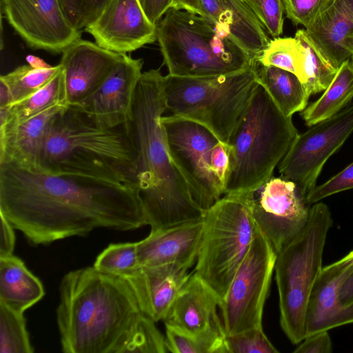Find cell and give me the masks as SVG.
Masks as SVG:
<instances>
[{
  "mask_svg": "<svg viewBox=\"0 0 353 353\" xmlns=\"http://www.w3.org/2000/svg\"><path fill=\"white\" fill-rule=\"evenodd\" d=\"M353 99V63L350 59L338 69L322 96L301 112L306 125L311 127L336 114Z\"/></svg>",
  "mask_w": 353,
  "mask_h": 353,
  "instance_id": "cell-27",
  "label": "cell"
},
{
  "mask_svg": "<svg viewBox=\"0 0 353 353\" xmlns=\"http://www.w3.org/2000/svg\"><path fill=\"white\" fill-rule=\"evenodd\" d=\"M0 214L34 245L97 228L128 231L146 225L132 185L14 163L0 164Z\"/></svg>",
  "mask_w": 353,
  "mask_h": 353,
  "instance_id": "cell-1",
  "label": "cell"
},
{
  "mask_svg": "<svg viewBox=\"0 0 353 353\" xmlns=\"http://www.w3.org/2000/svg\"><path fill=\"white\" fill-rule=\"evenodd\" d=\"M303 55L304 85L311 96L324 91L331 83L337 70L323 57L305 29L294 35Z\"/></svg>",
  "mask_w": 353,
  "mask_h": 353,
  "instance_id": "cell-30",
  "label": "cell"
},
{
  "mask_svg": "<svg viewBox=\"0 0 353 353\" xmlns=\"http://www.w3.org/2000/svg\"><path fill=\"white\" fill-rule=\"evenodd\" d=\"M293 351L294 353H330L332 345L329 331L306 336Z\"/></svg>",
  "mask_w": 353,
  "mask_h": 353,
  "instance_id": "cell-41",
  "label": "cell"
},
{
  "mask_svg": "<svg viewBox=\"0 0 353 353\" xmlns=\"http://www.w3.org/2000/svg\"><path fill=\"white\" fill-rule=\"evenodd\" d=\"M203 220L202 239L194 272L221 302L257 229L248 194L223 195L205 211Z\"/></svg>",
  "mask_w": 353,
  "mask_h": 353,
  "instance_id": "cell-9",
  "label": "cell"
},
{
  "mask_svg": "<svg viewBox=\"0 0 353 353\" xmlns=\"http://www.w3.org/2000/svg\"><path fill=\"white\" fill-rule=\"evenodd\" d=\"M23 313L0 303V353H32Z\"/></svg>",
  "mask_w": 353,
  "mask_h": 353,
  "instance_id": "cell-33",
  "label": "cell"
},
{
  "mask_svg": "<svg viewBox=\"0 0 353 353\" xmlns=\"http://www.w3.org/2000/svg\"><path fill=\"white\" fill-rule=\"evenodd\" d=\"M34 168L135 187V152L123 125L99 127L72 107L57 114Z\"/></svg>",
  "mask_w": 353,
  "mask_h": 353,
  "instance_id": "cell-4",
  "label": "cell"
},
{
  "mask_svg": "<svg viewBox=\"0 0 353 353\" xmlns=\"http://www.w3.org/2000/svg\"><path fill=\"white\" fill-rule=\"evenodd\" d=\"M229 152L226 143L219 141L212 148L210 157L212 170L223 188L229 168Z\"/></svg>",
  "mask_w": 353,
  "mask_h": 353,
  "instance_id": "cell-42",
  "label": "cell"
},
{
  "mask_svg": "<svg viewBox=\"0 0 353 353\" xmlns=\"http://www.w3.org/2000/svg\"><path fill=\"white\" fill-rule=\"evenodd\" d=\"M0 232V257L13 254L15 245L14 227L1 214Z\"/></svg>",
  "mask_w": 353,
  "mask_h": 353,
  "instance_id": "cell-44",
  "label": "cell"
},
{
  "mask_svg": "<svg viewBox=\"0 0 353 353\" xmlns=\"http://www.w3.org/2000/svg\"><path fill=\"white\" fill-rule=\"evenodd\" d=\"M57 105L65 107L61 68L48 83L35 92L0 108V130L15 126Z\"/></svg>",
  "mask_w": 353,
  "mask_h": 353,
  "instance_id": "cell-28",
  "label": "cell"
},
{
  "mask_svg": "<svg viewBox=\"0 0 353 353\" xmlns=\"http://www.w3.org/2000/svg\"><path fill=\"white\" fill-rule=\"evenodd\" d=\"M287 17L307 28L334 0H282Z\"/></svg>",
  "mask_w": 353,
  "mask_h": 353,
  "instance_id": "cell-38",
  "label": "cell"
},
{
  "mask_svg": "<svg viewBox=\"0 0 353 353\" xmlns=\"http://www.w3.org/2000/svg\"><path fill=\"white\" fill-rule=\"evenodd\" d=\"M63 108L54 105L15 126L0 130V164L35 168L52 122Z\"/></svg>",
  "mask_w": 353,
  "mask_h": 353,
  "instance_id": "cell-24",
  "label": "cell"
},
{
  "mask_svg": "<svg viewBox=\"0 0 353 353\" xmlns=\"http://www.w3.org/2000/svg\"><path fill=\"white\" fill-rule=\"evenodd\" d=\"M143 64L142 59L122 54L96 90L71 107L85 114L99 127L114 128L125 125L130 118Z\"/></svg>",
  "mask_w": 353,
  "mask_h": 353,
  "instance_id": "cell-15",
  "label": "cell"
},
{
  "mask_svg": "<svg viewBox=\"0 0 353 353\" xmlns=\"http://www.w3.org/2000/svg\"><path fill=\"white\" fill-rule=\"evenodd\" d=\"M339 296L344 304L353 303V270L340 286Z\"/></svg>",
  "mask_w": 353,
  "mask_h": 353,
  "instance_id": "cell-45",
  "label": "cell"
},
{
  "mask_svg": "<svg viewBox=\"0 0 353 353\" xmlns=\"http://www.w3.org/2000/svg\"><path fill=\"white\" fill-rule=\"evenodd\" d=\"M169 352L174 353H228L222 323L204 332L190 334L165 323Z\"/></svg>",
  "mask_w": 353,
  "mask_h": 353,
  "instance_id": "cell-29",
  "label": "cell"
},
{
  "mask_svg": "<svg viewBox=\"0 0 353 353\" xmlns=\"http://www.w3.org/2000/svg\"><path fill=\"white\" fill-rule=\"evenodd\" d=\"M261 64L274 66L296 74L304 83L303 55L294 37H276L256 58Z\"/></svg>",
  "mask_w": 353,
  "mask_h": 353,
  "instance_id": "cell-32",
  "label": "cell"
},
{
  "mask_svg": "<svg viewBox=\"0 0 353 353\" xmlns=\"http://www.w3.org/2000/svg\"><path fill=\"white\" fill-rule=\"evenodd\" d=\"M44 294L42 283L21 259L13 254L0 257V303L23 313Z\"/></svg>",
  "mask_w": 353,
  "mask_h": 353,
  "instance_id": "cell-25",
  "label": "cell"
},
{
  "mask_svg": "<svg viewBox=\"0 0 353 353\" xmlns=\"http://www.w3.org/2000/svg\"><path fill=\"white\" fill-rule=\"evenodd\" d=\"M5 19L30 48L63 52L81 39L58 0H1Z\"/></svg>",
  "mask_w": 353,
  "mask_h": 353,
  "instance_id": "cell-14",
  "label": "cell"
},
{
  "mask_svg": "<svg viewBox=\"0 0 353 353\" xmlns=\"http://www.w3.org/2000/svg\"><path fill=\"white\" fill-rule=\"evenodd\" d=\"M84 30L98 46L119 54L157 41V25L149 20L139 0H108Z\"/></svg>",
  "mask_w": 353,
  "mask_h": 353,
  "instance_id": "cell-16",
  "label": "cell"
},
{
  "mask_svg": "<svg viewBox=\"0 0 353 353\" xmlns=\"http://www.w3.org/2000/svg\"><path fill=\"white\" fill-rule=\"evenodd\" d=\"M254 68L258 83L284 115L292 117L307 107L310 95L296 74L274 66L263 65L256 59Z\"/></svg>",
  "mask_w": 353,
  "mask_h": 353,
  "instance_id": "cell-26",
  "label": "cell"
},
{
  "mask_svg": "<svg viewBox=\"0 0 353 353\" xmlns=\"http://www.w3.org/2000/svg\"><path fill=\"white\" fill-rule=\"evenodd\" d=\"M26 61L28 65L35 68H48L52 67V65L47 63L42 59L31 54L26 57Z\"/></svg>",
  "mask_w": 353,
  "mask_h": 353,
  "instance_id": "cell-48",
  "label": "cell"
},
{
  "mask_svg": "<svg viewBox=\"0 0 353 353\" xmlns=\"http://www.w3.org/2000/svg\"><path fill=\"white\" fill-rule=\"evenodd\" d=\"M174 1L175 8L187 10L203 16L199 0H174Z\"/></svg>",
  "mask_w": 353,
  "mask_h": 353,
  "instance_id": "cell-47",
  "label": "cell"
},
{
  "mask_svg": "<svg viewBox=\"0 0 353 353\" xmlns=\"http://www.w3.org/2000/svg\"><path fill=\"white\" fill-rule=\"evenodd\" d=\"M220 303L210 286L192 272L163 321L188 333H200L222 323L217 312Z\"/></svg>",
  "mask_w": 353,
  "mask_h": 353,
  "instance_id": "cell-22",
  "label": "cell"
},
{
  "mask_svg": "<svg viewBox=\"0 0 353 353\" xmlns=\"http://www.w3.org/2000/svg\"><path fill=\"white\" fill-rule=\"evenodd\" d=\"M155 321L139 314L125 340L121 353L168 352L166 339L155 325Z\"/></svg>",
  "mask_w": 353,
  "mask_h": 353,
  "instance_id": "cell-34",
  "label": "cell"
},
{
  "mask_svg": "<svg viewBox=\"0 0 353 353\" xmlns=\"http://www.w3.org/2000/svg\"><path fill=\"white\" fill-rule=\"evenodd\" d=\"M121 56L81 39L65 48L59 63L65 107L78 104L93 92Z\"/></svg>",
  "mask_w": 353,
  "mask_h": 353,
  "instance_id": "cell-17",
  "label": "cell"
},
{
  "mask_svg": "<svg viewBox=\"0 0 353 353\" xmlns=\"http://www.w3.org/2000/svg\"><path fill=\"white\" fill-rule=\"evenodd\" d=\"M351 61H352V63H353V55H352V57H351Z\"/></svg>",
  "mask_w": 353,
  "mask_h": 353,
  "instance_id": "cell-50",
  "label": "cell"
},
{
  "mask_svg": "<svg viewBox=\"0 0 353 353\" xmlns=\"http://www.w3.org/2000/svg\"><path fill=\"white\" fill-rule=\"evenodd\" d=\"M248 196L252 218L276 254L307 223L310 205L292 181L272 176Z\"/></svg>",
  "mask_w": 353,
  "mask_h": 353,
  "instance_id": "cell-13",
  "label": "cell"
},
{
  "mask_svg": "<svg viewBox=\"0 0 353 353\" xmlns=\"http://www.w3.org/2000/svg\"><path fill=\"white\" fill-rule=\"evenodd\" d=\"M353 189V162L324 183L315 186L307 195L311 205L321 200L345 190Z\"/></svg>",
  "mask_w": 353,
  "mask_h": 353,
  "instance_id": "cell-39",
  "label": "cell"
},
{
  "mask_svg": "<svg viewBox=\"0 0 353 353\" xmlns=\"http://www.w3.org/2000/svg\"><path fill=\"white\" fill-rule=\"evenodd\" d=\"M228 353H278L265 334L263 327L225 335Z\"/></svg>",
  "mask_w": 353,
  "mask_h": 353,
  "instance_id": "cell-36",
  "label": "cell"
},
{
  "mask_svg": "<svg viewBox=\"0 0 353 353\" xmlns=\"http://www.w3.org/2000/svg\"><path fill=\"white\" fill-rule=\"evenodd\" d=\"M157 41L168 74L208 77L250 67L254 59L229 29L208 17L172 8L157 24Z\"/></svg>",
  "mask_w": 353,
  "mask_h": 353,
  "instance_id": "cell-6",
  "label": "cell"
},
{
  "mask_svg": "<svg viewBox=\"0 0 353 353\" xmlns=\"http://www.w3.org/2000/svg\"><path fill=\"white\" fill-rule=\"evenodd\" d=\"M203 16L225 26L233 38L254 59L270 39L246 0H199Z\"/></svg>",
  "mask_w": 353,
  "mask_h": 353,
  "instance_id": "cell-23",
  "label": "cell"
},
{
  "mask_svg": "<svg viewBox=\"0 0 353 353\" xmlns=\"http://www.w3.org/2000/svg\"><path fill=\"white\" fill-rule=\"evenodd\" d=\"M254 63L222 75L191 77L168 74L164 77L167 110L205 125L227 143L259 85Z\"/></svg>",
  "mask_w": 353,
  "mask_h": 353,
  "instance_id": "cell-8",
  "label": "cell"
},
{
  "mask_svg": "<svg viewBox=\"0 0 353 353\" xmlns=\"http://www.w3.org/2000/svg\"><path fill=\"white\" fill-rule=\"evenodd\" d=\"M305 30L325 59L338 70L353 55V0H334Z\"/></svg>",
  "mask_w": 353,
  "mask_h": 353,
  "instance_id": "cell-21",
  "label": "cell"
},
{
  "mask_svg": "<svg viewBox=\"0 0 353 353\" xmlns=\"http://www.w3.org/2000/svg\"><path fill=\"white\" fill-rule=\"evenodd\" d=\"M203 218L150 230L137 242L140 265L176 264L187 269L196 263L202 239Z\"/></svg>",
  "mask_w": 353,
  "mask_h": 353,
  "instance_id": "cell-20",
  "label": "cell"
},
{
  "mask_svg": "<svg viewBox=\"0 0 353 353\" xmlns=\"http://www.w3.org/2000/svg\"><path fill=\"white\" fill-rule=\"evenodd\" d=\"M352 270L341 259L323 267L307 303L305 337L353 323V303L344 304L339 296L340 286Z\"/></svg>",
  "mask_w": 353,
  "mask_h": 353,
  "instance_id": "cell-18",
  "label": "cell"
},
{
  "mask_svg": "<svg viewBox=\"0 0 353 353\" xmlns=\"http://www.w3.org/2000/svg\"><path fill=\"white\" fill-rule=\"evenodd\" d=\"M264 28L273 38L283 33L284 6L282 0H246Z\"/></svg>",
  "mask_w": 353,
  "mask_h": 353,
  "instance_id": "cell-37",
  "label": "cell"
},
{
  "mask_svg": "<svg viewBox=\"0 0 353 353\" xmlns=\"http://www.w3.org/2000/svg\"><path fill=\"white\" fill-rule=\"evenodd\" d=\"M60 70L59 64L48 68H35L28 64L17 67L12 71L1 75L0 83H2L8 91L9 104L20 101L39 90Z\"/></svg>",
  "mask_w": 353,
  "mask_h": 353,
  "instance_id": "cell-31",
  "label": "cell"
},
{
  "mask_svg": "<svg viewBox=\"0 0 353 353\" xmlns=\"http://www.w3.org/2000/svg\"><path fill=\"white\" fill-rule=\"evenodd\" d=\"M277 254L257 228L250 248L219 305L225 335L262 327Z\"/></svg>",
  "mask_w": 353,
  "mask_h": 353,
  "instance_id": "cell-10",
  "label": "cell"
},
{
  "mask_svg": "<svg viewBox=\"0 0 353 353\" xmlns=\"http://www.w3.org/2000/svg\"><path fill=\"white\" fill-rule=\"evenodd\" d=\"M341 261L346 263L349 265L353 266V250L350 251L344 257L341 259Z\"/></svg>",
  "mask_w": 353,
  "mask_h": 353,
  "instance_id": "cell-49",
  "label": "cell"
},
{
  "mask_svg": "<svg viewBox=\"0 0 353 353\" xmlns=\"http://www.w3.org/2000/svg\"><path fill=\"white\" fill-rule=\"evenodd\" d=\"M93 266L101 272L125 277L140 266L137 242L110 244L98 255Z\"/></svg>",
  "mask_w": 353,
  "mask_h": 353,
  "instance_id": "cell-35",
  "label": "cell"
},
{
  "mask_svg": "<svg viewBox=\"0 0 353 353\" xmlns=\"http://www.w3.org/2000/svg\"><path fill=\"white\" fill-rule=\"evenodd\" d=\"M164 77L159 69L143 72L131 115L123 127L135 152L134 186L146 225L157 230L203 217L174 163L161 123L167 110Z\"/></svg>",
  "mask_w": 353,
  "mask_h": 353,
  "instance_id": "cell-2",
  "label": "cell"
},
{
  "mask_svg": "<svg viewBox=\"0 0 353 353\" xmlns=\"http://www.w3.org/2000/svg\"><path fill=\"white\" fill-rule=\"evenodd\" d=\"M149 20L157 24L161 17L174 7V0H139Z\"/></svg>",
  "mask_w": 353,
  "mask_h": 353,
  "instance_id": "cell-43",
  "label": "cell"
},
{
  "mask_svg": "<svg viewBox=\"0 0 353 353\" xmlns=\"http://www.w3.org/2000/svg\"><path fill=\"white\" fill-rule=\"evenodd\" d=\"M108 1L87 0L85 26L97 17Z\"/></svg>",
  "mask_w": 353,
  "mask_h": 353,
  "instance_id": "cell-46",
  "label": "cell"
},
{
  "mask_svg": "<svg viewBox=\"0 0 353 353\" xmlns=\"http://www.w3.org/2000/svg\"><path fill=\"white\" fill-rule=\"evenodd\" d=\"M170 154L184 177L191 196L205 212L223 195L210 165L213 147L220 141L205 125L176 115L161 120Z\"/></svg>",
  "mask_w": 353,
  "mask_h": 353,
  "instance_id": "cell-11",
  "label": "cell"
},
{
  "mask_svg": "<svg viewBox=\"0 0 353 353\" xmlns=\"http://www.w3.org/2000/svg\"><path fill=\"white\" fill-rule=\"evenodd\" d=\"M57 323L65 353H121L141 313L123 277L94 266L68 272L59 287Z\"/></svg>",
  "mask_w": 353,
  "mask_h": 353,
  "instance_id": "cell-3",
  "label": "cell"
},
{
  "mask_svg": "<svg viewBox=\"0 0 353 353\" xmlns=\"http://www.w3.org/2000/svg\"><path fill=\"white\" fill-rule=\"evenodd\" d=\"M58 1L70 24L79 31L84 28L87 0H58Z\"/></svg>",
  "mask_w": 353,
  "mask_h": 353,
  "instance_id": "cell-40",
  "label": "cell"
},
{
  "mask_svg": "<svg viewBox=\"0 0 353 353\" xmlns=\"http://www.w3.org/2000/svg\"><path fill=\"white\" fill-rule=\"evenodd\" d=\"M332 223L328 206L320 201L313 204L304 228L277 254L274 271L280 325L294 345L305 337L307 303L323 268L325 241Z\"/></svg>",
  "mask_w": 353,
  "mask_h": 353,
  "instance_id": "cell-7",
  "label": "cell"
},
{
  "mask_svg": "<svg viewBox=\"0 0 353 353\" xmlns=\"http://www.w3.org/2000/svg\"><path fill=\"white\" fill-rule=\"evenodd\" d=\"M353 132V102L333 117L296 136L281 161V176L306 196L316 186L323 165Z\"/></svg>",
  "mask_w": 353,
  "mask_h": 353,
  "instance_id": "cell-12",
  "label": "cell"
},
{
  "mask_svg": "<svg viewBox=\"0 0 353 353\" xmlns=\"http://www.w3.org/2000/svg\"><path fill=\"white\" fill-rule=\"evenodd\" d=\"M298 131L260 84L231 133L223 195L249 194L273 176Z\"/></svg>",
  "mask_w": 353,
  "mask_h": 353,
  "instance_id": "cell-5",
  "label": "cell"
},
{
  "mask_svg": "<svg viewBox=\"0 0 353 353\" xmlns=\"http://www.w3.org/2000/svg\"><path fill=\"white\" fill-rule=\"evenodd\" d=\"M176 264L140 265L124 277L141 312L155 322L163 321L191 274Z\"/></svg>",
  "mask_w": 353,
  "mask_h": 353,
  "instance_id": "cell-19",
  "label": "cell"
}]
</instances>
